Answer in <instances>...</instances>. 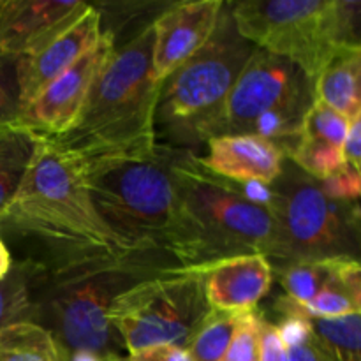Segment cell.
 <instances>
[{"label":"cell","instance_id":"6da1fadb","mask_svg":"<svg viewBox=\"0 0 361 361\" xmlns=\"http://www.w3.org/2000/svg\"><path fill=\"white\" fill-rule=\"evenodd\" d=\"M0 228L28 247L21 259L44 270L154 256L134 250L108 228L88 192L85 166L44 137H39L27 175L0 215Z\"/></svg>","mask_w":361,"mask_h":361},{"label":"cell","instance_id":"7a4b0ae2","mask_svg":"<svg viewBox=\"0 0 361 361\" xmlns=\"http://www.w3.org/2000/svg\"><path fill=\"white\" fill-rule=\"evenodd\" d=\"M171 157L173 148L157 143L145 155L87 164L85 180L97 214L122 242L182 268L201 267L200 236L173 180Z\"/></svg>","mask_w":361,"mask_h":361},{"label":"cell","instance_id":"3957f363","mask_svg":"<svg viewBox=\"0 0 361 361\" xmlns=\"http://www.w3.org/2000/svg\"><path fill=\"white\" fill-rule=\"evenodd\" d=\"M154 21L116 44L95 76L67 133L48 140L83 166L145 155L157 147L155 111L161 81L152 66Z\"/></svg>","mask_w":361,"mask_h":361},{"label":"cell","instance_id":"277c9868","mask_svg":"<svg viewBox=\"0 0 361 361\" xmlns=\"http://www.w3.org/2000/svg\"><path fill=\"white\" fill-rule=\"evenodd\" d=\"M37 267L30 323L51 335L62 361L76 351L127 355L122 337L109 323L111 303L133 286L169 268H182L154 256L90 261L59 270Z\"/></svg>","mask_w":361,"mask_h":361},{"label":"cell","instance_id":"5b68a950","mask_svg":"<svg viewBox=\"0 0 361 361\" xmlns=\"http://www.w3.org/2000/svg\"><path fill=\"white\" fill-rule=\"evenodd\" d=\"M254 49L256 46L236 28L231 2H224L207 44L161 81L155 111L157 143L190 152L207 143Z\"/></svg>","mask_w":361,"mask_h":361},{"label":"cell","instance_id":"8992f818","mask_svg":"<svg viewBox=\"0 0 361 361\" xmlns=\"http://www.w3.org/2000/svg\"><path fill=\"white\" fill-rule=\"evenodd\" d=\"M231 13L242 37L288 59L312 81L335 49L361 48L356 0H245L231 2Z\"/></svg>","mask_w":361,"mask_h":361},{"label":"cell","instance_id":"52a82bcc","mask_svg":"<svg viewBox=\"0 0 361 361\" xmlns=\"http://www.w3.org/2000/svg\"><path fill=\"white\" fill-rule=\"evenodd\" d=\"M171 173L187 214L196 228L201 267L233 256L275 259L277 228L270 212L249 201L242 183L204 168L197 154L173 148Z\"/></svg>","mask_w":361,"mask_h":361},{"label":"cell","instance_id":"ba28073f","mask_svg":"<svg viewBox=\"0 0 361 361\" xmlns=\"http://www.w3.org/2000/svg\"><path fill=\"white\" fill-rule=\"evenodd\" d=\"M270 190V214L277 228V254L271 267L338 257L360 261V201L326 196L319 180L289 159Z\"/></svg>","mask_w":361,"mask_h":361},{"label":"cell","instance_id":"9c48e42d","mask_svg":"<svg viewBox=\"0 0 361 361\" xmlns=\"http://www.w3.org/2000/svg\"><path fill=\"white\" fill-rule=\"evenodd\" d=\"M314 101V81L298 66L256 48L236 80L210 137L259 136L277 145L288 159Z\"/></svg>","mask_w":361,"mask_h":361},{"label":"cell","instance_id":"30bf717a","mask_svg":"<svg viewBox=\"0 0 361 361\" xmlns=\"http://www.w3.org/2000/svg\"><path fill=\"white\" fill-rule=\"evenodd\" d=\"M210 310L197 268H169L122 293L109 307V323L127 356L154 345L187 349Z\"/></svg>","mask_w":361,"mask_h":361},{"label":"cell","instance_id":"8fae6325","mask_svg":"<svg viewBox=\"0 0 361 361\" xmlns=\"http://www.w3.org/2000/svg\"><path fill=\"white\" fill-rule=\"evenodd\" d=\"M111 32L102 30L97 44L85 53L66 73L56 76L23 108L18 126L35 136L53 140L73 127L85 104L95 76L115 49Z\"/></svg>","mask_w":361,"mask_h":361},{"label":"cell","instance_id":"7c38bea8","mask_svg":"<svg viewBox=\"0 0 361 361\" xmlns=\"http://www.w3.org/2000/svg\"><path fill=\"white\" fill-rule=\"evenodd\" d=\"M221 0L169 4L154 20L152 66L159 81L178 69L187 59L203 48L217 27Z\"/></svg>","mask_w":361,"mask_h":361},{"label":"cell","instance_id":"4fadbf2b","mask_svg":"<svg viewBox=\"0 0 361 361\" xmlns=\"http://www.w3.org/2000/svg\"><path fill=\"white\" fill-rule=\"evenodd\" d=\"M101 35V11L90 4V7L69 27L60 30L34 51L20 56L18 80L23 108L56 76L66 73L85 53L90 51Z\"/></svg>","mask_w":361,"mask_h":361},{"label":"cell","instance_id":"5bb4252c","mask_svg":"<svg viewBox=\"0 0 361 361\" xmlns=\"http://www.w3.org/2000/svg\"><path fill=\"white\" fill-rule=\"evenodd\" d=\"M212 310L250 314L274 284V268L263 256H233L196 267Z\"/></svg>","mask_w":361,"mask_h":361},{"label":"cell","instance_id":"9a60e30c","mask_svg":"<svg viewBox=\"0 0 361 361\" xmlns=\"http://www.w3.org/2000/svg\"><path fill=\"white\" fill-rule=\"evenodd\" d=\"M88 7L76 0H0V51L18 59L34 51Z\"/></svg>","mask_w":361,"mask_h":361},{"label":"cell","instance_id":"2e32d148","mask_svg":"<svg viewBox=\"0 0 361 361\" xmlns=\"http://www.w3.org/2000/svg\"><path fill=\"white\" fill-rule=\"evenodd\" d=\"M204 145V155H197L201 164L236 183L271 185L286 162L284 152L277 145L250 134L210 137Z\"/></svg>","mask_w":361,"mask_h":361},{"label":"cell","instance_id":"e0dca14e","mask_svg":"<svg viewBox=\"0 0 361 361\" xmlns=\"http://www.w3.org/2000/svg\"><path fill=\"white\" fill-rule=\"evenodd\" d=\"M349 122L321 101H314L303 118L300 137L289 161L316 180H324L344 166L342 148Z\"/></svg>","mask_w":361,"mask_h":361},{"label":"cell","instance_id":"ac0fdd59","mask_svg":"<svg viewBox=\"0 0 361 361\" xmlns=\"http://www.w3.org/2000/svg\"><path fill=\"white\" fill-rule=\"evenodd\" d=\"M361 48L335 49L317 76L314 94L317 101L341 113L348 122L361 118Z\"/></svg>","mask_w":361,"mask_h":361},{"label":"cell","instance_id":"d6986e66","mask_svg":"<svg viewBox=\"0 0 361 361\" xmlns=\"http://www.w3.org/2000/svg\"><path fill=\"white\" fill-rule=\"evenodd\" d=\"M275 309L291 310L307 317H319V319H331V317L351 316L361 312V267L360 261H349L341 274L326 286L321 293H317L309 303L298 305L288 296H281L275 302Z\"/></svg>","mask_w":361,"mask_h":361},{"label":"cell","instance_id":"ffe728a7","mask_svg":"<svg viewBox=\"0 0 361 361\" xmlns=\"http://www.w3.org/2000/svg\"><path fill=\"white\" fill-rule=\"evenodd\" d=\"M37 145L39 136L18 123L0 127V215L16 196Z\"/></svg>","mask_w":361,"mask_h":361},{"label":"cell","instance_id":"44dd1931","mask_svg":"<svg viewBox=\"0 0 361 361\" xmlns=\"http://www.w3.org/2000/svg\"><path fill=\"white\" fill-rule=\"evenodd\" d=\"M349 261L356 259L338 257V259L296 261V263H284L271 268L274 274L277 271L284 296L298 305H305L341 274Z\"/></svg>","mask_w":361,"mask_h":361},{"label":"cell","instance_id":"7402d4cb","mask_svg":"<svg viewBox=\"0 0 361 361\" xmlns=\"http://www.w3.org/2000/svg\"><path fill=\"white\" fill-rule=\"evenodd\" d=\"M37 268L34 261H13L11 270L0 281V331L11 324L30 321L32 288Z\"/></svg>","mask_w":361,"mask_h":361},{"label":"cell","instance_id":"603a6c76","mask_svg":"<svg viewBox=\"0 0 361 361\" xmlns=\"http://www.w3.org/2000/svg\"><path fill=\"white\" fill-rule=\"evenodd\" d=\"M0 361H62L51 335L25 321L0 331Z\"/></svg>","mask_w":361,"mask_h":361},{"label":"cell","instance_id":"cb8c5ba5","mask_svg":"<svg viewBox=\"0 0 361 361\" xmlns=\"http://www.w3.org/2000/svg\"><path fill=\"white\" fill-rule=\"evenodd\" d=\"M275 310L277 312H291V310L281 309ZM303 317H305L307 324H309L310 331L317 338V342L334 356L335 361H361L360 314L331 317V319H319V317L307 316Z\"/></svg>","mask_w":361,"mask_h":361},{"label":"cell","instance_id":"d4e9b609","mask_svg":"<svg viewBox=\"0 0 361 361\" xmlns=\"http://www.w3.org/2000/svg\"><path fill=\"white\" fill-rule=\"evenodd\" d=\"M243 316V314H242ZM242 316L210 310L203 324L197 328L187 351L192 361H221L235 337Z\"/></svg>","mask_w":361,"mask_h":361},{"label":"cell","instance_id":"484cf974","mask_svg":"<svg viewBox=\"0 0 361 361\" xmlns=\"http://www.w3.org/2000/svg\"><path fill=\"white\" fill-rule=\"evenodd\" d=\"M286 348V361H335L317 342L305 317L295 312H279L274 321Z\"/></svg>","mask_w":361,"mask_h":361},{"label":"cell","instance_id":"4316f807","mask_svg":"<svg viewBox=\"0 0 361 361\" xmlns=\"http://www.w3.org/2000/svg\"><path fill=\"white\" fill-rule=\"evenodd\" d=\"M21 111L23 102L18 80V56L0 51V127L16 126Z\"/></svg>","mask_w":361,"mask_h":361},{"label":"cell","instance_id":"83f0119b","mask_svg":"<svg viewBox=\"0 0 361 361\" xmlns=\"http://www.w3.org/2000/svg\"><path fill=\"white\" fill-rule=\"evenodd\" d=\"M361 169L344 164L334 175L319 180L324 194L338 201H360L361 194Z\"/></svg>","mask_w":361,"mask_h":361},{"label":"cell","instance_id":"f1b7e54d","mask_svg":"<svg viewBox=\"0 0 361 361\" xmlns=\"http://www.w3.org/2000/svg\"><path fill=\"white\" fill-rule=\"evenodd\" d=\"M257 361H286V348L281 334L271 319L256 310Z\"/></svg>","mask_w":361,"mask_h":361},{"label":"cell","instance_id":"f546056e","mask_svg":"<svg viewBox=\"0 0 361 361\" xmlns=\"http://www.w3.org/2000/svg\"><path fill=\"white\" fill-rule=\"evenodd\" d=\"M221 361H257L256 331L250 326L238 328Z\"/></svg>","mask_w":361,"mask_h":361},{"label":"cell","instance_id":"4dcf8cb0","mask_svg":"<svg viewBox=\"0 0 361 361\" xmlns=\"http://www.w3.org/2000/svg\"><path fill=\"white\" fill-rule=\"evenodd\" d=\"M129 361H192L189 351L180 345H154L134 355H129Z\"/></svg>","mask_w":361,"mask_h":361},{"label":"cell","instance_id":"1f68e13d","mask_svg":"<svg viewBox=\"0 0 361 361\" xmlns=\"http://www.w3.org/2000/svg\"><path fill=\"white\" fill-rule=\"evenodd\" d=\"M342 157H344V164L353 166V168L360 169L361 161V118L349 122L348 136H345L344 148H342Z\"/></svg>","mask_w":361,"mask_h":361},{"label":"cell","instance_id":"d6a6232c","mask_svg":"<svg viewBox=\"0 0 361 361\" xmlns=\"http://www.w3.org/2000/svg\"><path fill=\"white\" fill-rule=\"evenodd\" d=\"M66 361H129L127 355H99L92 351H76Z\"/></svg>","mask_w":361,"mask_h":361},{"label":"cell","instance_id":"836d02e7","mask_svg":"<svg viewBox=\"0 0 361 361\" xmlns=\"http://www.w3.org/2000/svg\"><path fill=\"white\" fill-rule=\"evenodd\" d=\"M11 267H13V257H11L9 249H7L2 236H0V281L6 277L7 271L11 270Z\"/></svg>","mask_w":361,"mask_h":361}]
</instances>
